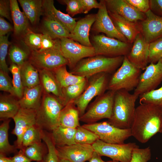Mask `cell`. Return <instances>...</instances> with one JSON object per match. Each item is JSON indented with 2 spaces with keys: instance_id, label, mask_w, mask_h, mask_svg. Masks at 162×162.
Masks as SVG:
<instances>
[{
  "instance_id": "6da1fadb",
  "label": "cell",
  "mask_w": 162,
  "mask_h": 162,
  "mask_svg": "<svg viewBox=\"0 0 162 162\" xmlns=\"http://www.w3.org/2000/svg\"><path fill=\"white\" fill-rule=\"evenodd\" d=\"M136 108L130 127L132 136L144 143L162 133V109L152 104H140Z\"/></svg>"
},
{
  "instance_id": "7a4b0ae2",
  "label": "cell",
  "mask_w": 162,
  "mask_h": 162,
  "mask_svg": "<svg viewBox=\"0 0 162 162\" xmlns=\"http://www.w3.org/2000/svg\"><path fill=\"white\" fill-rule=\"evenodd\" d=\"M139 96L130 92L120 90L115 92L112 114L108 122L118 128H130Z\"/></svg>"
},
{
  "instance_id": "3957f363",
  "label": "cell",
  "mask_w": 162,
  "mask_h": 162,
  "mask_svg": "<svg viewBox=\"0 0 162 162\" xmlns=\"http://www.w3.org/2000/svg\"><path fill=\"white\" fill-rule=\"evenodd\" d=\"M124 56L110 57L95 55L83 58L77 64L70 72L88 79L100 73H112L122 64Z\"/></svg>"
},
{
  "instance_id": "277c9868",
  "label": "cell",
  "mask_w": 162,
  "mask_h": 162,
  "mask_svg": "<svg viewBox=\"0 0 162 162\" xmlns=\"http://www.w3.org/2000/svg\"><path fill=\"white\" fill-rule=\"evenodd\" d=\"M63 107L58 98L45 93L36 110L37 124L42 129L52 132L60 125V114Z\"/></svg>"
},
{
  "instance_id": "5b68a950",
  "label": "cell",
  "mask_w": 162,
  "mask_h": 162,
  "mask_svg": "<svg viewBox=\"0 0 162 162\" xmlns=\"http://www.w3.org/2000/svg\"><path fill=\"white\" fill-rule=\"evenodd\" d=\"M141 70L133 65L124 56L120 66L110 78L107 90H124L130 92L137 86Z\"/></svg>"
},
{
  "instance_id": "8992f818",
  "label": "cell",
  "mask_w": 162,
  "mask_h": 162,
  "mask_svg": "<svg viewBox=\"0 0 162 162\" xmlns=\"http://www.w3.org/2000/svg\"><path fill=\"white\" fill-rule=\"evenodd\" d=\"M115 92L108 90L97 97L87 111L80 117V120L86 124L96 122L104 118L110 119L112 116Z\"/></svg>"
},
{
  "instance_id": "52a82bcc",
  "label": "cell",
  "mask_w": 162,
  "mask_h": 162,
  "mask_svg": "<svg viewBox=\"0 0 162 162\" xmlns=\"http://www.w3.org/2000/svg\"><path fill=\"white\" fill-rule=\"evenodd\" d=\"M90 40L96 55L108 57L127 56L132 46V44L109 38L103 34H93Z\"/></svg>"
},
{
  "instance_id": "ba28073f",
  "label": "cell",
  "mask_w": 162,
  "mask_h": 162,
  "mask_svg": "<svg viewBox=\"0 0 162 162\" xmlns=\"http://www.w3.org/2000/svg\"><path fill=\"white\" fill-rule=\"evenodd\" d=\"M109 80L108 74L104 73L95 75L88 79L85 89L74 101L80 117L85 113L88 104L94 98L103 94L107 90Z\"/></svg>"
},
{
  "instance_id": "9c48e42d",
  "label": "cell",
  "mask_w": 162,
  "mask_h": 162,
  "mask_svg": "<svg viewBox=\"0 0 162 162\" xmlns=\"http://www.w3.org/2000/svg\"><path fill=\"white\" fill-rule=\"evenodd\" d=\"M82 126L94 133L98 136L99 140L107 143L124 144L125 140L132 136L130 128H118L108 121L86 124Z\"/></svg>"
},
{
  "instance_id": "30bf717a",
  "label": "cell",
  "mask_w": 162,
  "mask_h": 162,
  "mask_svg": "<svg viewBox=\"0 0 162 162\" xmlns=\"http://www.w3.org/2000/svg\"><path fill=\"white\" fill-rule=\"evenodd\" d=\"M94 151L100 156L108 157L112 161L130 162L133 150L139 146L134 142L111 144L99 139L92 145Z\"/></svg>"
},
{
  "instance_id": "8fae6325",
  "label": "cell",
  "mask_w": 162,
  "mask_h": 162,
  "mask_svg": "<svg viewBox=\"0 0 162 162\" xmlns=\"http://www.w3.org/2000/svg\"><path fill=\"white\" fill-rule=\"evenodd\" d=\"M28 61L38 70L52 71L68 64L67 60L62 54L61 48L31 51Z\"/></svg>"
},
{
  "instance_id": "7c38bea8",
  "label": "cell",
  "mask_w": 162,
  "mask_h": 162,
  "mask_svg": "<svg viewBox=\"0 0 162 162\" xmlns=\"http://www.w3.org/2000/svg\"><path fill=\"white\" fill-rule=\"evenodd\" d=\"M60 40L61 51L67 60L70 70L82 59L96 55L92 46H84L68 38Z\"/></svg>"
},
{
  "instance_id": "4fadbf2b",
  "label": "cell",
  "mask_w": 162,
  "mask_h": 162,
  "mask_svg": "<svg viewBox=\"0 0 162 162\" xmlns=\"http://www.w3.org/2000/svg\"><path fill=\"white\" fill-rule=\"evenodd\" d=\"M162 82V60L156 63H150L141 73L134 93L139 96L156 89Z\"/></svg>"
},
{
  "instance_id": "5bb4252c",
  "label": "cell",
  "mask_w": 162,
  "mask_h": 162,
  "mask_svg": "<svg viewBox=\"0 0 162 162\" xmlns=\"http://www.w3.org/2000/svg\"><path fill=\"white\" fill-rule=\"evenodd\" d=\"M100 1L101 6L96 14L95 20L91 28L92 31L96 34L103 33L108 37L129 43L126 38L114 26L109 15L105 0Z\"/></svg>"
},
{
  "instance_id": "9a60e30c",
  "label": "cell",
  "mask_w": 162,
  "mask_h": 162,
  "mask_svg": "<svg viewBox=\"0 0 162 162\" xmlns=\"http://www.w3.org/2000/svg\"><path fill=\"white\" fill-rule=\"evenodd\" d=\"M56 148L59 158L70 162L88 161L94 151L92 145L79 143Z\"/></svg>"
},
{
  "instance_id": "2e32d148",
  "label": "cell",
  "mask_w": 162,
  "mask_h": 162,
  "mask_svg": "<svg viewBox=\"0 0 162 162\" xmlns=\"http://www.w3.org/2000/svg\"><path fill=\"white\" fill-rule=\"evenodd\" d=\"M13 119L15 125L12 133L17 137L15 146L21 149L23 134L29 128L37 124L36 110L20 107Z\"/></svg>"
},
{
  "instance_id": "e0dca14e",
  "label": "cell",
  "mask_w": 162,
  "mask_h": 162,
  "mask_svg": "<svg viewBox=\"0 0 162 162\" xmlns=\"http://www.w3.org/2000/svg\"><path fill=\"white\" fill-rule=\"evenodd\" d=\"M145 14V19L138 23L141 33L149 44L162 38V17L155 14L150 9Z\"/></svg>"
},
{
  "instance_id": "ac0fdd59",
  "label": "cell",
  "mask_w": 162,
  "mask_h": 162,
  "mask_svg": "<svg viewBox=\"0 0 162 162\" xmlns=\"http://www.w3.org/2000/svg\"><path fill=\"white\" fill-rule=\"evenodd\" d=\"M149 44L140 33L136 37L131 50L126 56L130 62L136 68L145 70L148 63Z\"/></svg>"
},
{
  "instance_id": "d6986e66",
  "label": "cell",
  "mask_w": 162,
  "mask_h": 162,
  "mask_svg": "<svg viewBox=\"0 0 162 162\" xmlns=\"http://www.w3.org/2000/svg\"><path fill=\"white\" fill-rule=\"evenodd\" d=\"M108 11L117 14L132 22H138L146 18L144 13L135 8L125 0H105Z\"/></svg>"
},
{
  "instance_id": "ffe728a7",
  "label": "cell",
  "mask_w": 162,
  "mask_h": 162,
  "mask_svg": "<svg viewBox=\"0 0 162 162\" xmlns=\"http://www.w3.org/2000/svg\"><path fill=\"white\" fill-rule=\"evenodd\" d=\"M96 18V14H90L76 22L69 38L88 46L92 45L89 38V32Z\"/></svg>"
},
{
  "instance_id": "44dd1931",
  "label": "cell",
  "mask_w": 162,
  "mask_h": 162,
  "mask_svg": "<svg viewBox=\"0 0 162 162\" xmlns=\"http://www.w3.org/2000/svg\"><path fill=\"white\" fill-rule=\"evenodd\" d=\"M43 13L45 16L53 19L61 24L70 33L72 32L76 25V19L64 14L55 7L53 0L43 1Z\"/></svg>"
},
{
  "instance_id": "7402d4cb",
  "label": "cell",
  "mask_w": 162,
  "mask_h": 162,
  "mask_svg": "<svg viewBox=\"0 0 162 162\" xmlns=\"http://www.w3.org/2000/svg\"><path fill=\"white\" fill-rule=\"evenodd\" d=\"M109 15L118 30L132 44L137 36L141 33L138 22H130L116 14L108 11Z\"/></svg>"
},
{
  "instance_id": "603a6c76",
  "label": "cell",
  "mask_w": 162,
  "mask_h": 162,
  "mask_svg": "<svg viewBox=\"0 0 162 162\" xmlns=\"http://www.w3.org/2000/svg\"><path fill=\"white\" fill-rule=\"evenodd\" d=\"M40 81L43 90L46 93H52L61 101L63 98L62 88L52 71L38 70Z\"/></svg>"
},
{
  "instance_id": "cb8c5ba5",
  "label": "cell",
  "mask_w": 162,
  "mask_h": 162,
  "mask_svg": "<svg viewBox=\"0 0 162 162\" xmlns=\"http://www.w3.org/2000/svg\"><path fill=\"white\" fill-rule=\"evenodd\" d=\"M43 90L40 83L30 88L24 87L22 96L18 100L20 107L37 110L41 103Z\"/></svg>"
},
{
  "instance_id": "d4e9b609",
  "label": "cell",
  "mask_w": 162,
  "mask_h": 162,
  "mask_svg": "<svg viewBox=\"0 0 162 162\" xmlns=\"http://www.w3.org/2000/svg\"><path fill=\"white\" fill-rule=\"evenodd\" d=\"M10 1L14 34L17 36L22 37L29 28V20L24 13L20 10L17 1Z\"/></svg>"
},
{
  "instance_id": "484cf974",
  "label": "cell",
  "mask_w": 162,
  "mask_h": 162,
  "mask_svg": "<svg viewBox=\"0 0 162 162\" xmlns=\"http://www.w3.org/2000/svg\"><path fill=\"white\" fill-rule=\"evenodd\" d=\"M40 29L42 34H47L54 39L69 38L70 34L61 24L45 16L42 21Z\"/></svg>"
},
{
  "instance_id": "4316f807",
  "label": "cell",
  "mask_w": 162,
  "mask_h": 162,
  "mask_svg": "<svg viewBox=\"0 0 162 162\" xmlns=\"http://www.w3.org/2000/svg\"><path fill=\"white\" fill-rule=\"evenodd\" d=\"M43 1L42 0H18L23 12L31 23L38 24L43 13Z\"/></svg>"
},
{
  "instance_id": "83f0119b",
  "label": "cell",
  "mask_w": 162,
  "mask_h": 162,
  "mask_svg": "<svg viewBox=\"0 0 162 162\" xmlns=\"http://www.w3.org/2000/svg\"><path fill=\"white\" fill-rule=\"evenodd\" d=\"M76 130V128L60 125L52 131L50 136L56 147L69 146L76 143L74 140Z\"/></svg>"
},
{
  "instance_id": "f1b7e54d",
  "label": "cell",
  "mask_w": 162,
  "mask_h": 162,
  "mask_svg": "<svg viewBox=\"0 0 162 162\" xmlns=\"http://www.w3.org/2000/svg\"><path fill=\"white\" fill-rule=\"evenodd\" d=\"M10 94H1L0 118L1 120L13 118L18 112L20 106L19 100Z\"/></svg>"
},
{
  "instance_id": "f546056e",
  "label": "cell",
  "mask_w": 162,
  "mask_h": 162,
  "mask_svg": "<svg viewBox=\"0 0 162 162\" xmlns=\"http://www.w3.org/2000/svg\"><path fill=\"white\" fill-rule=\"evenodd\" d=\"M79 111L74 102L64 106L61 111L60 125L63 127L76 128L80 126Z\"/></svg>"
},
{
  "instance_id": "4dcf8cb0",
  "label": "cell",
  "mask_w": 162,
  "mask_h": 162,
  "mask_svg": "<svg viewBox=\"0 0 162 162\" xmlns=\"http://www.w3.org/2000/svg\"><path fill=\"white\" fill-rule=\"evenodd\" d=\"M28 61L20 67V71L24 87L31 88L40 84L38 70Z\"/></svg>"
},
{
  "instance_id": "1f68e13d",
  "label": "cell",
  "mask_w": 162,
  "mask_h": 162,
  "mask_svg": "<svg viewBox=\"0 0 162 162\" xmlns=\"http://www.w3.org/2000/svg\"><path fill=\"white\" fill-rule=\"evenodd\" d=\"M66 65L61 66L52 71L62 88L80 83L86 79L69 72Z\"/></svg>"
},
{
  "instance_id": "d6a6232c",
  "label": "cell",
  "mask_w": 162,
  "mask_h": 162,
  "mask_svg": "<svg viewBox=\"0 0 162 162\" xmlns=\"http://www.w3.org/2000/svg\"><path fill=\"white\" fill-rule=\"evenodd\" d=\"M88 79L82 82L62 88L63 98L61 103L63 107L79 97L85 89Z\"/></svg>"
},
{
  "instance_id": "836d02e7",
  "label": "cell",
  "mask_w": 162,
  "mask_h": 162,
  "mask_svg": "<svg viewBox=\"0 0 162 162\" xmlns=\"http://www.w3.org/2000/svg\"><path fill=\"white\" fill-rule=\"evenodd\" d=\"M31 51L28 48H23L17 44H12L9 50V55L11 62L21 67L27 61Z\"/></svg>"
},
{
  "instance_id": "e575fe53",
  "label": "cell",
  "mask_w": 162,
  "mask_h": 162,
  "mask_svg": "<svg viewBox=\"0 0 162 162\" xmlns=\"http://www.w3.org/2000/svg\"><path fill=\"white\" fill-rule=\"evenodd\" d=\"M9 119L4 120L0 126V154L6 155L15 151V146L9 143L8 139Z\"/></svg>"
},
{
  "instance_id": "d590c367",
  "label": "cell",
  "mask_w": 162,
  "mask_h": 162,
  "mask_svg": "<svg viewBox=\"0 0 162 162\" xmlns=\"http://www.w3.org/2000/svg\"><path fill=\"white\" fill-rule=\"evenodd\" d=\"M43 132L42 129L37 124L29 128L22 136V148L36 143L40 142Z\"/></svg>"
},
{
  "instance_id": "8d00e7d4",
  "label": "cell",
  "mask_w": 162,
  "mask_h": 162,
  "mask_svg": "<svg viewBox=\"0 0 162 162\" xmlns=\"http://www.w3.org/2000/svg\"><path fill=\"white\" fill-rule=\"evenodd\" d=\"M99 139L97 134L82 126L80 125L76 128L74 136L76 143L92 145Z\"/></svg>"
},
{
  "instance_id": "74e56055",
  "label": "cell",
  "mask_w": 162,
  "mask_h": 162,
  "mask_svg": "<svg viewBox=\"0 0 162 162\" xmlns=\"http://www.w3.org/2000/svg\"><path fill=\"white\" fill-rule=\"evenodd\" d=\"M9 69L12 75V82L15 96L20 99L22 96L24 88L21 75L20 67L12 62Z\"/></svg>"
},
{
  "instance_id": "f35d334b",
  "label": "cell",
  "mask_w": 162,
  "mask_h": 162,
  "mask_svg": "<svg viewBox=\"0 0 162 162\" xmlns=\"http://www.w3.org/2000/svg\"><path fill=\"white\" fill-rule=\"evenodd\" d=\"M139 97L140 104L153 105L162 109V85L159 88L141 94Z\"/></svg>"
},
{
  "instance_id": "ab89813d",
  "label": "cell",
  "mask_w": 162,
  "mask_h": 162,
  "mask_svg": "<svg viewBox=\"0 0 162 162\" xmlns=\"http://www.w3.org/2000/svg\"><path fill=\"white\" fill-rule=\"evenodd\" d=\"M43 34L35 33L28 28L22 36L23 43L31 51L39 50Z\"/></svg>"
},
{
  "instance_id": "60d3db41",
  "label": "cell",
  "mask_w": 162,
  "mask_h": 162,
  "mask_svg": "<svg viewBox=\"0 0 162 162\" xmlns=\"http://www.w3.org/2000/svg\"><path fill=\"white\" fill-rule=\"evenodd\" d=\"M24 154L32 161H42L47 154L41 142L36 143L22 148Z\"/></svg>"
},
{
  "instance_id": "b9f144b4",
  "label": "cell",
  "mask_w": 162,
  "mask_h": 162,
  "mask_svg": "<svg viewBox=\"0 0 162 162\" xmlns=\"http://www.w3.org/2000/svg\"><path fill=\"white\" fill-rule=\"evenodd\" d=\"M42 140L47 148V153L42 160L43 162H58L59 158L57 154L56 146L50 135L47 134L43 131Z\"/></svg>"
},
{
  "instance_id": "7bdbcfd3",
  "label": "cell",
  "mask_w": 162,
  "mask_h": 162,
  "mask_svg": "<svg viewBox=\"0 0 162 162\" xmlns=\"http://www.w3.org/2000/svg\"><path fill=\"white\" fill-rule=\"evenodd\" d=\"M162 56V38L149 44L148 63H156Z\"/></svg>"
},
{
  "instance_id": "ee69618b",
  "label": "cell",
  "mask_w": 162,
  "mask_h": 162,
  "mask_svg": "<svg viewBox=\"0 0 162 162\" xmlns=\"http://www.w3.org/2000/svg\"><path fill=\"white\" fill-rule=\"evenodd\" d=\"M9 35L0 36V69L8 74L10 70L6 63V58L8 46L11 44L8 39Z\"/></svg>"
},
{
  "instance_id": "f6af8a7d",
  "label": "cell",
  "mask_w": 162,
  "mask_h": 162,
  "mask_svg": "<svg viewBox=\"0 0 162 162\" xmlns=\"http://www.w3.org/2000/svg\"><path fill=\"white\" fill-rule=\"evenodd\" d=\"M151 156L149 147L142 148H137L133 150L130 162H147L151 160Z\"/></svg>"
},
{
  "instance_id": "bcb514c9",
  "label": "cell",
  "mask_w": 162,
  "mask_h": 162,
  "mask_svg": "<svg viewBox=\"0 0 162 162\" xmlns=\"http://www.w3.org/2000/svg\"><path fill=\"white\" fill-rule=\"evenodd\" d=\"M66 5V11L71 17L79 14L83 13V9L80 0H62L58 1Z\"/></svg>"
},
{
  "instance_id": "7dc6e473",
  "label": "cell",
  "mask_w": 162,
  "mask_h": 162,
  "mask_svg": "<svg viewBox=\"0 0 162 162\" xmlns=\"http://www.w3.org/2000/svg\"><path fill=\"white\" fill-rule=\"evenodd\" d=\"M60 39H53L47 34H43L40 48L39 51L60 49Z\"/></svg>"
},
{
  "instance_id": "c3c4849f",
  "label": "cell",
  "mask_w": 162,
  "mask_h": 162,
  "mask_svg": "<svg viewBox=\"0 0 162 162\" xmlns=\"http://www.w3.org/2000/svg\"><path fill=\"white\" fill-rule=\"evenodd\" d=\"M0 90L9 93L15 96L12 81L8 74L0 70Z\"/></svg>"
},
{
  "instance_id": "681fc988",
  "label": "cell",
  "mask_w": 162,
  "mask_h": 162,
  "mask_svg": "<svg viewBox=\"0 0 162 162\" xmlns=\"http://www.w3.org/2000/svg\"><path fill=\"white\" fill-rule=\"evenodd\" d=\"M139 11L145 13L150 9L149 0H125Z\"/></svg>"
},
{
  "instance_id": "f907efd6",
  "label": "cell",
  "mask_w": 162,
  "mask_h": 162,
  "mask_svg": "<svg viewBox=\"0 0 162 162\" xmlns=\"http://www.w3.org/2000/svg\"><path fill=\"white\" fill-rule=\"evenodd\" d=\"M0 17H5L12 22L10 0H0Z\"/></svg>"
},
{
  "instance_id": "816d5d0a",
  "label": "cell",
  "mask_w": 162,
  "mask_h": 162,
  "mask_svg": "<svg viewBox=\"0 0 162 162\" xmlns=\"http://www.w3.org/2000/svg\"><path fill=\"white\" fill-rule=\"evenodd\" d=\"M83 9V13L87 14L93 8H100L101 6L100 1L96 0H80Z\"/></svg>"
},
{
  "instance_id": "f5cc1de1",
  "label": "cell",
  "mask_w": 162,
  "mask_h": 162,
  "mask_svg": "<svg viewBox=\"0 0 162 162\" xmlns=\"http://www.w3.org/2000/svg\"><path fill=\"white\" fill-rule=\"evenodd\" d=\"M150 10L155 14L162 17V0H150Z\"/></svg>"
},
{
  "instance_id": "db71d44e",
  "label": "cell",
  "mask_w": 162,
  "mask_h": 162,
  "mask_svg": "<svg viewBox=\"0 0 162 162\" xmlns=\"http://www.w3.org/2000/svg\"><path fill=\"white\" fill-rule=\"evenodd\" d=\"M13 28L10 23L3 17H0V36L5 35L13 30Z\"/></svg>"
},
{
  "instance_id": "11a10c76",
  "label": "cell",
  "mask_w": 162,
  "mask_h": 162,
  "mask_svg": "<svg viewBox=\"0 0 162 162\" xmlns=\"http://www.w3.org/2000/svg\"><path fill=\"white\" fill-rule=\"evenodd\" d=\"M11 158L14 162H31L32 161L24 154L21 149Z\"/></svg>"
},
{
  "instance_id": "9f6ffc18",
  "label": "cell",
  "mask_w": 162,
  "mask_h": 162,
  "mask_svg": "<svg viewBox=\"0 0 162 162\" xmlns=\"http://www.w3.org/2000/svg\"><path fill=\"white\" fill-rule=\"evenodd\" d=\"M88 161L89 162H112V160L106 161H104L101 159V156L97 152L94 151Z\"/></svg>"
},
{
  "instance_id": "6f0895ef",
  "label": "cell",
  "mask_w": 162,
  "mask_h": 162,
  "mask_svg": "<svg viewBox=\"0 0 162 162\" xmlns=\"http://www.w3.org/2000/svg\"><path fill=\"white\" fill-rule=\"evenodd\" d=\"M0 162H14L11 158H8L6 155L0 154Z\"/></svg>"
},
{
  "instance_id": "680465c9",
  "label": "cell",
  "mask_w": 162,
  "mask_h": 162,
  "mask_svg": "<svg viewBox=\"0 0 162 162\" xmlns=\"http://www.w3.org/2000/svg\"><path fill=\"white\" fill-rule=\"evenodd\" d=\"M58 162H70L64 159L59 158Z\"/></svg>"
},
{
  "instance_id": "91938a15",
  "label": "cell",
  "mask_w": 162,
  "mask_h": 162,
  "mask_svg": "<svg viewBox=\"0 0 162 162\" xmlns=\"http://www.w3.org/2000/svg\"><path fill=\"white\" fill-rule=\"evenodd\" d=\"M112 162H119L118 161H112Z\"/></svg>"
},
{
  "instance_id": "94428289",
  "label": "cell",
  "mask_w": 162,
  "mask_h": 162,
  "mask_svg": "<svg viewBox=\"0 0 162 162\" xmlns=\"http://www.w3.org/2000/svg\"><path fill=\"white\" fill-rule=\"evenodd\" d=\"M37 162H43L42 161H37Z\"/></svg>"
},
{
  "instance_id": "6125c7cd",
  "label": "cell",
  "mask_w": 162,
  "mask_h": 162,
  "mask_svg": "<svg viewBox=\"0 0 162 162\" xmlns=\"http://www.w3.org/2000/svg\"><path fill=\"white\" fill-rule=\"evenodd\" d=\"M161 59H162V58H161Z\"/></svg>"
},
{
  "instance_id": "be15d7a7",
  "label": "cell",
  "mask_w": 162,
  "mask_h": 162,
  "mask_svg": "<svg viewBox=\"0 0 162 162\" xmlns=\"http://www.w3.org/2000/svg\"></svg>"
}]
</instances>
